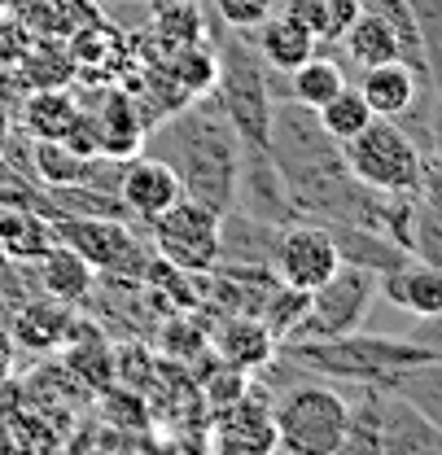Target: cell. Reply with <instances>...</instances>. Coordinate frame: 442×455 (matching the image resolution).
Returning a JSON list of instances; mask_svg holds the SVG:
<instances>
[{"label": "cell", "mask_w": 442, "mask_h": 455, "mask_svg": "<svg viewBox=\"0 0 442 455\" xmlns=\"http://www.w3.org/2000/svg\"><path fill=\"white\" fill-rule=\"evenodd\" d=\"M163 140L171 145V154H158V158L175 167L184 197L206 202L220 215H228L237 202V188H241V149L245 145H241L237 127L228 123L223 106H215V114L206 106L175 114L163 127Z\"/></svg>", "instance_id": "obj_1"}, {"label": "cell", "mask_w": 442, "mask_h": 455, "mask_svg": "<svg viewBox=\"0 0 442 455\" xmlns=\"http://www.w3.org/2000/svg\"><path fill=\"white\" fill-rule=\"evenodd\" d=\"M285 359L293 368L316 372V377H346V381H359V386L394 390L416 368H442V346L346 333V338L329 341H285Z\"/></svg>", "instance_id": "obj_2"}, {"label": "cell", "mask_w": 442, "mask_h": 455, "mask_svg": "<svg viewBox=\"0 0 442 455\" xmlns=\"http://www.w3.org/2000/svg\"><path fill=\"white\" fill-rule=\"evenodd\" d=\"M277 416L280 451L289 455H337L346 451V429H350V403L333 386L307 381L293 386L272 403Z\"/></svg>", "instance_id": "obj_3"}, {"label": "cell", "mask_w": 442, "mask_h": 455, "mask_svg": "<svg viewBox=\"0 0 442 455\" xmlns=\"http://www.w3.org/2000/svg\"><path fill=\"white\" fill-rule=\"evenodd\" d=\"M53 236L70 245L92 272L114 276L123 284H145V272L154 263V250L114 215H53Z\"/></svg>", "instance_id": "obj_4"}, {"label": "cell", "mask_w": 442, "mask_h": 455, "mask_svg": "<svg viewBox=\"0 0 442 455\" xmlns=\"http://www.w3.org/2000/svg\"><path fill=\"white\" fill-rule=\"evenodd\" d=\"M342 158L364 188L398 197H416L421 188V149L394 118H373L355 140L342 145Z\"/></svg>", "instance_id": "obj_5"}, {"label": "cell", "mask_w": 442, "mask_h": 455, "mask_svg": "<svg viewBox=\"0 0 442 455\" xmlns=\"http://www.w3.org/2000/svg\"><path fill=\"white\" fill-rule=\"evenodd\" d=\"M377 284H382V276L373 267L342 263L320 289H311V307H307L302 324L293 329V338L285 341H329V338L359 333L368 311H373Z\"/></svg>", "instance_id": "obj_6"}, {"label": "cell", "mask_w": 442, "mask_h": 455, "mask_svg": "<svg viewBox=\"0 0 442 455\" xmlns=\"http://www.w3.org/2000/svg\"><path fill=\"white\" fill-rule=\"evenodd\" d=\"M149 228H154V254L163 263L180 267V272H197V276H211L220 267L223 215L215 206L193 202V197H180Z\"/></svg>", "instance_id": "obj_7"}, {"label": "cell", "mask_w": 442, "mask_h": 455, "mask_svg": "<svg viewBox=\"0 0 442 455\" xmlns=\"http://www.w3.org/2000/svg\"><path fill=\"white\" fill-rule=\"evenodd\" d=\"M220 106L237 127L241 145L268 149L272 145V97L263 79V57H250L241 44L223 49L220 57Z\"/></svg>", "instance_id": "obj_8"}, {"label": "cell", "mask_w": 442, "mask_h": 455, "mask_svg": "<svg viewBox=\"0 0 442 455\" xmlns=\"http://www.w3.org/2000/svg\"><path fill=\"white\" fill-rule=\"evenodd\" d=\"M268 267L280 284H293V289H320L333 272L342 267V250H337V236L320 224H298L285 228L277 241H272V254H268Z\"/></svg>", "instance_id": "obj_9"}, {"label": "cell", "mask_w": 442, "mask_h": 455, "mask_svg": "<svg viewBox=\"0 0 442 455\" xmlns=\"http://www.w3.org/2000/svg\"><path fill=\"white\" fill-rule=\"evenodd\" d=\"M211 447L223 455H268L280 451L277 438V416H272V403L263 395H245L232 398L228 407L211 411Z\"/></svg>", "instance_id": "obj_10"}, {"label": "cell", "mask_w": 442, "mask_h": 455, "mask_svg": "<svg viewBox=\"0 0 442 455\" xmlns=\"http://www.w3.org/2000/svg\"><path fill=\"white\" fill-rule=\"evenodd\" d=\"M118 197H123V206H127V215H136V220H145V224H154L163 211H171L180 197H184V184H180V175L175 167L166 163V158H123V167H118Z\"/></svg>", "instance_id": "obj_11"}, {"label": "cell", "mask_w": 442, "mask_h": 455, "mask_svg": "<svg viewBox=\"0 0 442 455\" xmlns=\"http://www.w3.org/2000/svg\"><path fill=\"white\" fill-rule=\"evenodd\" d=\"M390 302L416 320H438L442 315V267L425 259H403L398 267L382 272V284Z\"/></svg>", "instance_id": "obj_12"}, {"label": "cell", "mask_w": 442, "mask_h": 455, "mask_svg": "<svg viewBox=\"0 0 442 455\" xmlns=\"http://www.w3.org/2000/svg\"><path fill=\"white\" fill-rule=\"evenodd\" d=\"M75 311H70V302H57V298H27L18 311H13V341L22 346V350H31V355H53L61 350L66 341H70V329H75Z\"/></svg>", "instance_id": "obj_13"}, {"label": "cell", "mask_w": 442, "mask_h": 455, "mask_svg": "<svg viewBox=\"0 0 442 455\" xmlns=\"http://www.w3.org/2000/svg\"><path fill=\"white\" fill-rule=\"evenodd\" d=\"M92 114V127H97V149L101 158H132L141 149V140L149 136V123H145V110L127 97V92H110L101 110Z\"/></svg>", "instance_id": "obj_14"}, {"label": "cell", "mask_w": 442, "mask_h": 455, "mask_svg": "<svg viewBox=\"0 0 442 455\" xmlns=\"http://www.w3.org/2000/svg\"><path fill=\"white\" fill-rule=\"evenodd\" d=\"M215 355L223 363L241 368V372H259L280 355V338L259 320V315H237L228 320L215 338Z\"/></svg>", "instance_id": "obj_15"}, {"label": "cell", "mask_w": 442, "mask_h": 455, "mask_svg": "<svg viewBox=\"0 0 442 455\" xmlns=\"http://www.w3.org/2000/svg\"><path fill=\"white\" fill-rule=\"evenodd\" d=\"M346 57L359 66V70H368V66H382V61H394V57H403L407 61V44H403V31L390 22L386 13H377V9H368L364 4V13L350 22V31L337 40Z\"/></svg>", "instance_id": "obj_16"}, {"label": "cell", "mask_w": 442, "mask_h": 455, "mask_svg": "<svg viewBox=\"0 0 442 455\" xmlns=\"http://www.w3.org/2000/svg\"><path fill=\"white\" fill-rule=\"evenodd\" d=\"M18 267L36 272V276H40V289H44L49 298H57V302H84V298L92 293V281H97V272H92L70 245H61V241H53L40 259L18 263Z\"/></svg>", "instance_id": "obj_17"}, {"label": "cell", "mask_w": 442, "mask_h": 455, "mask_svg": "<svg viewBox=\"0 0 442 455\" xmlns=\"http://www.w3.org/2000/svg\"><path fill=\"white\" fill-rule=\"evenodd\" d=\"M359 92H364V101L373 106L377 118H403L416 106V66L403 61V57L368 66L364 79H359Z\"/></svg>", "instance_id": "obj_18"}, {"label": "cell", "mask_w": 442, "mask_h": 455, "mask_svg": "<svg viewBox=\"0 0 442 455\" xmlns=\"http://www.w3.org/2000/svg\"><path fill=\"white\" fill-rule=\"evenodd\" d=\"M254 31H259V57H263V66H272L280 75L298 70L307 57H316V49H320V40L307 27H298L289 13H268Z\"/></svg>", "instance_id": "obj_19"}, {"label": "cell", "mask_w": 442, "mask_h": 455, "mask_svg": "<svg viewBox=\"0 0 442 455\" xmlns=\"http://www.w3.org/2000/svg\"><path fill=\"white\" fill-rule=\"evenodd\" d=\"M53 224L49 215L31 211V206H13V202H0V254L9 263H31L40 259L49 245H53Z\"/></svg>", "instance_id": "obj_20"}, {"label": "cell", "mask_w": 442, "mask_h": 455, "mask_svg": "<svg viewBox=\"0 0 442 455\" xmlns=\"http://www.w3.org/2000/svg\"><path fill=\"white\" fill-rule=\"evenodd\" d=\"M342 88H346V70H342V61H333V57L316 53V57H307L298 70H289V97H293L302 110H320Z\"/></svg>", "instance_id": "obj_21"}, {"label": "cell", "mask_w": 442, "mask_h": 455, "mask_svg": "<svg viewBox=\"0 0 442 455\" xmlns=\"http://www.w3.org/2000/svg\"><path fill=\"white\" fill-rule=\"evenodd\" d=\"M79 114H84V106H75L66 92L44 88V92H36V97L27 101L22 123H27V132H31V136H44V140H66Z\"/></svg>", "instance_id": "obj_22"}, {"label": "cell", "mask_w": 442, "mask_h": 455, "mask_svg": "<svg viewBox=\"0 0 442 455\" xmlns=\"http://www.w3.org/2000/svg\"><path fill=\"white\" fill-rule=\"evenodd\" d=\"M373 118H377V114H373V106L364 101V92H359V88H342L333 101H325V106L316 110V123L325 127V136L337 140V145L355 140Z\"/></svg>", "instance_id": "obj_23"}, {"label": "cell", "mask_w": 442, "mask_h": 455, "mask_svg": "<svg viewBox=\"0 0 442 455\" xmlns=\"http://www.w3.org/2000/svg\"><path fill=\"white\" fill-rule=\"evenodd\" d=\"M307 307H311V293H307V289H293V284L277 281L272 284V293L263 298V307H259V320L285 341V338H293V329L302 324Z\"/></svg>", "instance_id": "obj_24"}, {"label": "cell", "mask_w": 442, "mask_h": 455, "mask_svg": "<svg viewBox=\"0 0 442 455\" xmlns=\"http://www.w3.org/2000/svg\"><path fill=\"white\" fill-rule=\"evenodd\" d=\"M154 40L163 44H197L202 40V13L193 0H180V4H163L158 18H154Z\"/></svg>", "instance_id": "obj_25"}, {"label": "cell", "mask_w": 442, "mask_h": 455, "mask_svg": "<svg viewBox=\"0 0 442 455\" xmlns=\"http://www.w3.org/2000/svg\"><path fill=\"white\" fill-rule=\"evenodd\" d=\"M158 346H163V355H171V359H197V355H206V338L189 324V315L166 320Z\"/></svg>", "instance_id": "obj_26"}, {"label": "cell", "mask_w": 442, "mask_h": 455, "mask_svg": "<svg viewBox=\"0 0 442 455\" xmlns=\"http://www.w3.org/2000/svg\"><path fill=\"white\" fill-rule=\"evenodd\" d=\"M202 395H206V403H211V411H220V407H228L232 398L245 395V372L220 359V368L202 377Z\"/></svg>", "instance_id": "obj_27"}, {"label": "cell", "mask_w": 442, "mask_h": 455, "mask_svg": "<svg viewBox=\"0 0 442 455\" xmlns=\"http://www.w3.org/2000/svg\"><path fill=\"white\" fill-rule=\"evenodd\" d=\"M211 4H215V13H220L232 31H250V27H259L268 13H277V0H211Z\"/></svg>", "instance_id": "obj_28"}, {"label": "cell", "mask_w": 442, "mask_h": 455, "mask_svg": "<svg viewBox=\"0 0 442 455\" xmlns=\"http://www.w3.org/2000/svg\"><path fill=\"white\" fill-rule=\"evenodd\" d=\"M359 13H364V0H325V44H337Z\"/></svg>", "instance_id": "obj_29"}, {"label": "cell", "mask_w": 442, "mask_h": 455, "mask_svg": "<svg viewBox=\"0 0 442 455\" xmlns=\"http://www.w3.org/2000/svg\"><path fill=\"white\" fill-rule=\"evenodd\" d=\"M280 13H289L298 27H307V31L325 44V0H285Z\"/></svg>", "instance_id": "obj_30"}, {"label": "cell", "mask_w": 442, "mask_h": 455, "mask_svg": "<svg viewBox=\"0 0 442 455\" xmlns=\"http://www.w3.org/2000/svg\"><path fill=\"white\" fill-rule=\"evenodd\" d=\"M416 197H425V206L442 211V149L430 154V158H421V188H416Z\"/></svg>", "instance_id": "obj_31"}, {"label": "cell", "mask_w": 442, "mask_h": 455, "mask_svg": "<svg viewBox=\"0 0 442 455\" xmlns=\"http://www.w3.org/2000/svg\"><path fill=\"white\" fill-rule=\"evenodd\" d=\"M4 140H9V110H4V101H0V149H4Z\"/></svg>", "instance_id": "obj_32"}, {"label": "cell", "mask_w": 442, "mask_h": 455, "mask_svg": "<svg viewBox=\"0 0 442 455\" xmlns=\"http://www.w3.org/2000/svg\"><path fill=\"white\" fill-rule=\"evenodd\" d=\"M4 363H9V350H4V341H0V377H4Z\"/></svg>", "instance_id": "obj_33"}]
</instances>
